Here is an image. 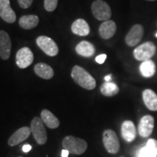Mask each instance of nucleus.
<instances>
[{
    "instance_id": "nucleus-20",
    "label": "nucleus",
    "mask_w": 157,
    "mask_h": 157,
    "mask_svg": "<svg viewBox=\"0 0 157 157\" xmlns=\"http://www.w3.org/2000/svg\"><path fill=\"white\" fill-rule=\"evenodd\" d=\"M41 119L46 126L50 129H56L60 126L59 119L48 109L42 110L41 112Z\"/></svg>"
},
{
    "instance_id": "nucleus-28",
    "label": "nucleus",
    "mask_w": 157,
    "mask_h": 157,
    "mask_svg": "<svg viewBox=\"0 0 157 157\" xmlns=\"http://www.w3.org/2000/svg\"><path fill=\"white\" fill-rule=\"evenodd\" d=\"M23 151L24 153H28L31 150V146L29 144H25L23 146Z\"/></svg>"
},
{
    "instance_id": "nucleus-13",
    "label": "nucleus",
    "mask_w": 157,
    "mask_h": 157,
    "mask_svg": "<svg viewBox=\"0 0 157 157\" xmlns=\"http://www.w3.org/2000/svg\"><path fill=\"white\" fill-rule=\"evenodd\" d=\"M31 133V127H23L11 135L8 140V144L10 146H15L26 140Z\"/></svg>"
},
{
    "instance_id": "nucleus-10",
    "label": "nucleus",
    "mask_w": 157,
    "mask_h": 157,
    "mask_svg": "<svg viewBox=\"0 0 157 157\" xmlns=\"http://www.w3.org/2000/svg\"><path fill=\"white\" fill-rule=\"evenodd\" d=\"M154 128V119L152 116L146 115L141 118L137 130L143 137H148L152 134Z\"/></svg>"
},
{
    "instance_id": "nucleus-33",
    "label": "nucleus",
    "mask_w": 157,
    "mask_h": 157,
    "mask_svg": "<svg viewBox=\"0 0 157 157\" xmlns=\"http://www.w3.org/2000/svg\"><path fill=\"white\" fill-rule=\"evenodd\" d=\"M18 157H21V156H18Z\"/></svg>"
},
{
    "instance_id": "nucleus-23",
    "label": "nucleus",
    "mask_w": 157,
    "mask_h": 157,
    "mask_svg": "<svg viewBox=\"0 0 157 157\" xmlns=\"http://www.w3.org/2000/svg\"><path fill=\"white\" fill-rule=\"evenodd\" d=\"M140 71L144 77H152L156 73V65L151 60L143 61L140 66Z\"/></svg>"
},
{
    "instance_id": "nucleus-5",
    "label": "nucleus",
    "mask_w": 157,
    "mask_h": 157,
    "mask_svg": "<svg viewBox=\"0 0 157 157\" xmlns=\"http://www.w3.org/2000/svg\"><path fill=\"white\" fill-rule=\"evenodd\" d=\"M103 143L104 147L109 154H115L120 148L119 137L112 129H105L103 133Z\"/></svg>"
},
{
    "instance_id": "nucleus-29",
    "label": "nucleus",
    "mask_w": 157,
    "mask_h": 157,
    "mask_svg": "<svg viewBox=\"0 0 157 157\" xmlns=\"http://www.w3.org/2000/svg\"><path fill=\"white\" fill-rule=\"evenodd\" d=\"M70 153L67 150H62V152H61V157H68V154H69Z\"/></svg>"
},
{
    "instance_id": "nucleus-18",
    "label": "nucleus",
    "mask_w": 157,
    "mask_h": 157,
    "mask_svg": "<svg viewBox=\"0 0 157 157\" xmlns=\"http://www.w3.org/2000/svg\"><path fill=\"white\" fill-rule=\"evenodd\" d=\"M143 100L146 106L153 111H157V95L151 89H146L143 92Z\"/></svg>"
},
{
    "instance_id": "nucleus-30",
    "label": "nucleus",
    "mask_w": 157,
    "mask_h": 157,
    "mask_svg": "<svg viewBox=\"0 0 157 157\" xmlns=\"http://www.w3.org/2000/svg\"><path fill=\"white\" fill-rule=\"evenodd\" d=\"M104 79L105 80V82H110L111 79V74H109V75H107L105 76Z\"/></svg>"
},
{
    "instance_id": "nucleus-8",
    "label": "nucleus",
    "mask_w": 157,
    "mask_h": 157,
    "mask_svg": "<svg viewBox=\"0 0 157 157\" xmlns=\"http://www.w3.org/2000/svg\"><path fill=\"white\" fill-rule=\"evenodd\" d=\"M144 34V28L142 25L135 24L129 29L125 36V42L129 47L137 45L142 39Z\"/></svg>"
},
{
    "instance_id": "nucleus-31",
    "label": "nucleus",
    "mask_w": 157,
    "mask_h": 157,
    "mask_svg": "<svg viewBox=\"0 0 157 157\" xmlns=\"http://www.w3.org/2000/svg\"><path fill=\"white\" fill-rule=\"evenodd\" d=\"M146 1H148V2H154V1H156V0H146Z\"/></svg>"
},
{
    "instance_id": "nucleus-16",
    "label": "nucleus",
    "mask_w": 157,
    "mask_h": 157,
    "mask_svg": "<svg viewBox=\"0 0 157 157\" xmlns=\"http://www.w3.org/2000/svg\"><path fill=\"white\" fill-rule=\"evenodd\" d=\"M137 157H157V140L149 139L146 146L139 150Z\"/></svg>"
},
{
    "instance_id": "nucleus-26",
    "label": "nucleus",
    "mask_w": 157,
    "mask_h": 157,
    "mask_svg": "<svg viewBox=\"0 0 157 157\" xmlns=\"http://www.w3.org/2000/svg\"><path fill=\"white\" fill-rule=\"evenodd\" d=\"M34 0H17L19 6L23 9H27L31 5Z\"/></svg>"
},
{
    "instance_id": "nucleus-15",
    "label": "nucleus",
    "mask_w": 157,
    "mask_h": 157,
    "mask_svg": "<svg viewBox=\"0 0 157 157\" xmlns=\"http://www.w3.org/2000/svg\"><path fill=\"white\" fill-rule=\"evenodd\" d=\"M117 31V25L115 22L111 20L104 21L99 27V34L104 39H111L114 36Z\"/></svg>"
},
{
    "instance_id": "nucleus-7",
    "label": "nucleus",
    "mask_w": 157,
    "mask_h": 157,
    "mask_svg": "<svg viewBox=\"0 0 157 157\" xmlns=\"http://www.w3.org/2000/svg\"><path fill=\"white\" fill-rule=\"evenodd\" d=\"M36 44L45 54L49 56H56L58 53V47L53 39L46 36H40L36 39Z\"/></svg>"
},
{
    "instance_id": "nucleus-24",
    "label": "nucleus",
    "mask_w": 157,
    "mask_h": 157,
    "mask_svg": "<svg viewBox=\"0 0 157 157\" xmlns=\"http://www.w3.org/2000/svg\"><path fill=\"white\" fill-rule=\"evenodd\" d=\"M101 92L104 96L112 97L119 93V88L113 82H105L101 86Z\"/></svg>"
},
{
    "instance_id": "nucleus-4",
    "label": "nucleus",
    "mask_w": 157,
    "mask_h": 157,
    "mask_svg": "<svg viewBox=\"0 0 157 157\" xmlns=\"http://www.w3.org/2000/svg\"><path fill=\"white\" fill-rule=\"evenodd\" d=\"M156 47L154 42H146L137 47L133 51V56L139 61L150 60L156 53Z\"/></svg>"
},
{
    "instance_id": "nucleus-6",
    "label": "nucleus",
    "mask_w": 157,
    "mask_h": 157,
    "mask_svg": "<svg viewBox=\"0 0 157 157\" xmlns=\"http://www.w3.org/2000/svg\"><path fill=\"white\" fill-rule=\"evenodd\" d=\"M92 13L98 21H106L111 17V10L110 6L103 0H95L92 4Z\"/></svg>"
},
{
    "instance_id": "nucleus-2",
    "label": "nucleus",
    "mask_w": 157,
    "mask_h": 157,
    "mask_svg": "<svg viewBox=\"0 0 157 157\" xmlns=\"http://www.w3.org/2000/svg\"><path fill=\"white\" fill-rule=\"evenodd\" d=\"M62 146L63 149L67 150L70 154L81 155L87 150V143L79 137L68 135L65 137L63 140Z\"/></svg>"
},
{
    "instance_id": "nucleus-3",
    "label": "nucleus",
    "mask_w": 157,
    "mask_h": 157,
    "mask_svg": "<svg viewBox=\"0 0 157 157\" xmlns=\"http://www.w3.org/2000/svg\"><path fill=\"white\" fill-rule=\"evenodd\" d=\"M31 133L39 145H44L48 140V133L41 118L34 117L31 122Z\"/></svg>"
},
{
    "instance_id": "nucleus-1",
    "label": "nucleus",
    "mask_w": 157,
    "mask_h": 157,
    "mask_svg": "<svg viewBox=\"0 0 157 157\" xmlns=\"http://www.w3.org/2000/svg\"><path fill=\"white\" fill-rule=\"evenodd\" d=\"M71 77L78 85L85 90H92L96 87L95 78L81 66H74L71 71Z\"/></svg>"
},
{
    "instance_id": "nucleus-22",
    "label": "nucleus",
    "mask_w": 157,
    "mask_h": 157,
    "mask_svg": "<svg viewBox=\"0 0 157 157\" xmlns=\"http://www.w3.org/2000/svg\"><path fill=\"white\" fill-rule=\"evenodd\" d=\"M39 19L37 15H23L19 20V25L21 28L30 30L35 28L39 24Z\"/></svg>"
},
{
    "instance_id": "nucleus-17",
    "label": "nucleus",
    "mask_w": 157,
    "mask_h": 157,
    "mask_svg": "<svg viewBox=\"0 0 157 157\" xmlns=\"http://www.w3.org/2000/svg\"><path fill=\"white\" fill-rule=\"evenodd\" d=\"M71 31L74 34L80 36H87L90 34V26L84 19H77L72 23Z\"/></svg>"
},
{
    "instance_id": "nucleus-12",
    "label": "nucleus",
    "mask_w": 157,
    "mask_h": 157,
    "mask_svg": "<svg viewBox=\"0 0 157 157\" xmlns=\"http://www.w3.org/2000/svg\"><path fill=\"white\" fill-rule=\"evenodd\" d=\"M0 17L9 23H13L16 21V15L11 8L10 0H0Z\"/></svg>"
},
{
    "instance_id": "nucleus-27",
    "label": "nucleus",
    "mask_w": 157,
    "mask_h": 157,
    "mask_svg": "<svg viewBox=\"0 0 157 157\" xmlns=\"http://www.w3.org/2000/svg\"><path fill=\"white\" fill-rule=\"evenodd\" d=\"M107 56L105 54H101L97 56L95 58V61L99 64H103L105 62V60H106Z\"/></svg>"
},
{
    "instance_id": "nucleus-11",
    "label": "nucleus",
    "mask_w": 157,
    "mask_h": 157,
    "mask_svg": "<svg viewBox=\"0 0 157 157\" xmlns=\"http://www.w3.org/2000/svg\"><path fill=\"white\" fill-rule=\"evenodd\" d=\"M11 39L9 34L5 31H0V58L6 60L11 54Z\"/></svg>"
},
{
    "instance_id": "nucleus-9",
    "label": "nucleus",
    "mask_w": 157,
    "mask_h": 157,
    "mask_svg": "<svg viewBox=\"0 0 157 157\" xmlns=\"http://www.w3.org/2000/svg\"><path fill=\"white\" fill-rule=\"evenodd\" d=\"M34 61V55L27 47L20 49L16 54V64L19 68H25Z\"/></svg>"
},
{
    "instance_id": "nucleus-14",
    "label": "nucleus",
    "mask_w": 157,
    "mask_h": 157,
    "mask_svg": "<svg viewBox=\"0 0 157 157\" xmlns=\"http://www.w3.org/2000/svg\"><path fill=\"white\" fill-rule=\"evenodd\" d=\"M121 134L123 139L128 143L132 142L136 137L137 131L134 123L132 121L126 120L121 127Z\"/></svg>"
},
{
    "instance_id": "nucleus-21",
    "label": "nucleus",
    "mask_w": 157,
    "mask_h": 157,
    "mask_svg": "<svg viewBox=\"0 0 157 157\" xmlns=\"http://www.w3.org/2000/svg\"><path fill=\"white\" fill-rule=\"evenodd\" d=\"M76 52L82 57H91L95 52V48L94 45L87 41H82L76 45Z\"/></svg>"
},
{
    "instance_id": "nucleus-25",
    "label": "nucleus",
    "mask_w": 157,
    "mask_h": 157,
    "mask_svg": "<svg viewBox=\"0 0 157 157\" xmlns=\"http://www.w3.org/2000/svg\"><path fill=\"white\" fill-rule=\"evenodd\" d=\"M58 0H44V9L48 12H52L58 6Z\"/></svg>"
},
{
    "instance_id": "nucleus-32",
    "label": "nucleus",
    "mask_w": 157,
    "mask_h": 157,
    "mask_svg": "<svg viewBox=\"0 0 157 157\" xmlns=\"http://www.w3.org/2000/svg\"><path fill=\"white\" fill-rule=\"evenodd\" d=\"M156 37H157V32H156Z\"/></svg>"
},
{
    "instance_id": "nucleus-19",
    "label": "nucleus",
    "mask_w": 157,
    "mask_h": 157,
    "mask_svg": "<svg viewBox=\"0 0 157 157\" xmlns=\"http://www.w3.org/2000/svg\"><path fill=\"white\" fill-rule=\"evenodd\" d=\"M34 72L37 76L44 79H50L54 76L52 68L44 63H39L35 65Z\"/></svg>"
}]
</instances>
